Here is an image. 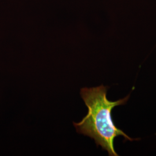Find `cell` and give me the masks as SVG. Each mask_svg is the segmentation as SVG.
Listing matches in <instances>:
<instances>
[{
	"label": "cell",
	"instance_id": "6da1fadb",
	"mask_svg": "<svg viewBox=\"0 0 156 156\" xmlns=\"http://www.w3.org/2000/svg\"><path fill=\"white\" fill-rule=\"evenodd\" d=\"M107 87L101 85L96 87H84L80 90V95L88 108L87 115L79 123L73 124L78 133L93 139L97 146L108 151L111 156H118L114 148V140L123 136L126 140L130 138L122 129L117 128L112 117V111L116 107L126 104L129 95L116 101L108 100L106 97Z\"/></svg>",
	"mask_w": 156,
	"mask_h": 156
}]
</instances>
